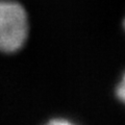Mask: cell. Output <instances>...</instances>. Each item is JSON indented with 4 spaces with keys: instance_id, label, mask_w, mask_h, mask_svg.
I'll return each mask as SVG.
<instances>
[{
    "instance_id": "1",
    "label": "cell",
    "mask_w": 125,
    "mask_h": 125,
    "mask_svg": "<svg viewBox=\"0 0 125 125\" xmlns=\"http://www.w3.org/2000/svg\"><path fill=\"white\" fill-rule=\"evenodd\" d=\"M28 24L25 10L14 0L0 4V47L3 52L18 51L27 38Z\"/></svg>"
},
{
    "instance_id": "2",
    "label": "cell",
    "mask_w": 125,
    "mask_h": 125,
    "mask_svg": "<svg viewBox=\"0 0 125 125\" xmlns=\"http://www.w3.org/2000/svg\"><path fill=\"white\" fill-rule=\"evenodd\" d=\"M117 96L122 102L125 103V74L123 75L122 80L120 81L118 88H117Z\"/></svg>"
},
{
    "instance_id": "3",
    "label": "cell",
    "mask_w": 125,
    "mask_h": 125,
    "mask_svg": "<svg viewBox=\"0 0 125 125\" xmlns=\"http://www.w3.org/2000/svg\"><path fill=\"white\" fill-rule=\"evenodd\" d=\"M46 125H75L71 122H69L67 120H64V119H54L49 121Z\"/></svg>"
},
{
    "instance_id": "4",
    "label": "cell",
    "mask_w": 125,
    "mask_h": 125,
    "mask_svg": "<svg viewBox=\"0 0 125 125\" xmlns=\"http://www.w3.org/2000/svg\"><path fill=\"white\" fill-rule=\"evenodd\" d=\"M124 28H125V20H124Z\"/></svg>"
}]
</instances>
